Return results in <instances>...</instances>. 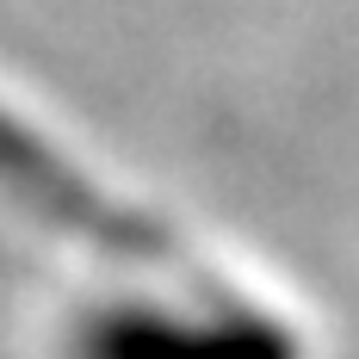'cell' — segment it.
I'll return each mask as SVG.
<instances>
[{
	"label": "cell",
	"instance_id": "obj_1",
	"mask_svg": "<svg viewBox=\"0 0 359 359\" xmlns=\"http://www.w3.org/2000/svg\"><path fill=\"white\" fill-rule=\"evenodd\" d=\"M0 192L13 205H25L37 223H50L56 236L87 242L93 254H111L124 266H143V273L174 279L192 304H217V310L248 304L223 273H211L198 254L186 248L161 217L111 198L100 180H87L69 155H56V149L43 143L37 130H25L6 106H0Z\"/></svg>",
	"mask_w": 359,
	"mask_h": 359
},
{
	"label": "cell",
	"instance_id": "obj_2",
	"mask_svg": "<svg viewBox=\"0 0 359 359\" xmlns=\"http://www.w3.org/2000/svg\"><path fill=\"white\" fill-rule=\"evenodd\" d=\"M69 359H304V341L260 304H106L69 328Z\"/></svg>",
	"mask_w": 359,
	"mask_h": 359
}]
</instances>
